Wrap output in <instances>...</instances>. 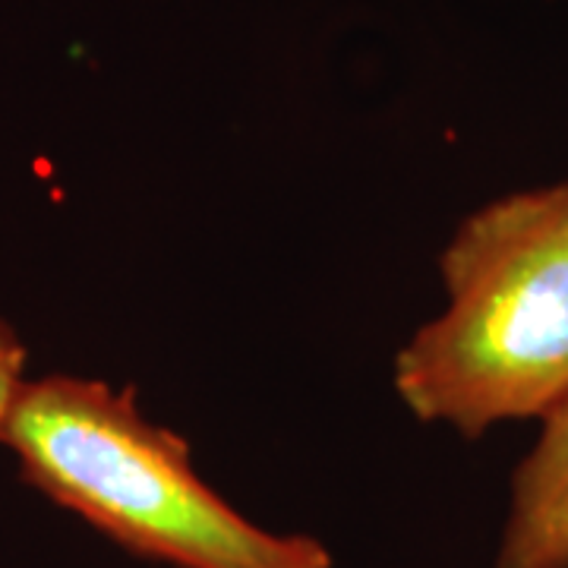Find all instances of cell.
<instances>
[{
	"label": "cell",
	"instance_id": "cell-1",
	"mask_svg": "<svg viewBox=\"0 0 568 568\" xmlns=\"http://www.w3.org/2000/svg\"><path fill=\"white\" fill-rule=\"evenodd\" d=\"M446 310L395 357V392L467 439L568 402V181L470 212L439 260Z\"/></svg>",
	"mask_w": 568,
	"mask_h": 568
},
{
	"label": "cell",
	"instance_id": "cell-2",
	"mask_svg": "<svg viewBox=\"0 0 568 568\" xmlns=\"http://www.w3.org/2000/svg\"><path fill=\"white\" fill-rule=\"evenodd\" d=\"M0 443L20 477L130 556L171 568H332L310 534L250 521L200 477L186 439L149 420L133 388L26 379Z\"/></svg>",
	"mask_w": 568,
	"mask_h": 568
},
{
	"label": "cell",
	"instance_id": "cell-3",
	"mask_svg": "<svg viewBox=\"0 0 568 568\" xmlns=\"http://www.w3.org/2000/svg\"><path fill=\"white\" fill-rule=\"evenodd\" d=\"M496 568H568V402L511 474Z\"/></svg>",
	"mask_w": 568,
	"mask_h": 568
},
{
	"label": "cell",
	"instance_id": "cell-4",
	"mask_svg": "<svg viewBox=\"0 0 568 568\" xmlns=\"http://www.w3.org/2000/svg\"><path fill=\"white\" fill-rule=\"evenodd\" d=\"M22 383H26V345L10 325L0 323V433Z\"/></svg>",
	"mask_w": 568,
	"mask_h": 568
}]
</instances>
